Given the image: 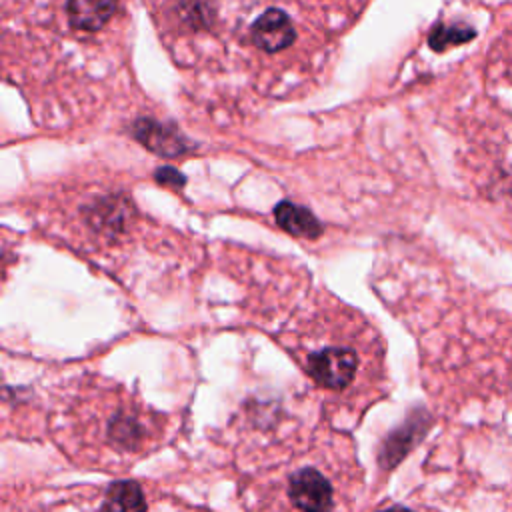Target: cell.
Returning a JSON list of instances; mask_svg holds the SVG:
<instances>
[{"label":"cell","instance_id":"cell-6","mask_svg":"<svg viewBox=\"0 0 512 512\" xmlns=\"http://www.w3.org/2000/svg\"><path fill=\"white\" fill-rule=\"evenodd\" d=\"M470 38H474V30L468 28V26H462V24H458V26H438L430 36V44L436 50H444L450 44H462V42H468Z\"/></svg>","mask_w":512,"mask_h":512},{"label":"cell","instance_id":"cell-2","mask_svg":"<svg viewBox=\"0 0 512 512\" xmlns=\"http://www.w3.org/2000/svg\"><path fill=\"white\" fill-rule=\"evenodd\" d=\"M174 424L124 384L84 376L56 404L54 438L78 466L122 472L158 450Z\"/></svg>","mask_w":512,"mask_h":512},{"label":"cell","instance_id":"cell-8","mask_svg":"<svg viewBox=\"0 0 512 512\" xmlns=\"http://www.w3.org/2000/svg\"><path fill=\"white\" fill-rule=\"evenodd\" d=\"M312 2H316L320 8H336V2L340 0H312Z\"/></svg>","mask_w":512,"mask_h":512},{"label":"cell","instance_id":"cell-7","mask_svg":"<svg viewBox=\"0 0 512 512\" xmlns=\"http://www.w3.org/2000/svg\"><path fill=\"white\" fill-rule=\"evenodd\" d=\"M372 512H416V510H412V508H408L404 504H382V506L374 508Z\"/></svg>","mask_w":512,"mask_h":512},{"label":"cell","instance_id":"cell-5","mask_svg":"<svg viewBox=\"0 0 512 512\" xmlns=\"http://www.w3.org/2000/svg\"><path fill=\"white\" fill-rule=\"evenodd\" d=\"M88 512H148V496L136 480H116L86 498Z\"/></svg>","mask_w":512,"mask_h":512},{"label":"cell","instance_id":"cell-1","mask_svg":"<svg viewBox=\"0 0 512 512\" xmlns=\"http://www.w3.org/2000/svg\"><path fill=\"white\" fill-rule=\"evenodd\" d=\"M278 340L316 390L330 418H354L384 394V346L372 324L338 302H318Z\"/></svg>","mask_w":512,"mask_h":512},{"label":"cell","instance_id":"cell-4","mask_svg":"<svg viewBox=\"0 0 512 512\" xmlns=\"http://www.w3.org/2000/svg\"><path fill=\"white\" fill-rule=\"evenodd\" d=\"M298 42L300 30L284 8H262L248 24H240V44L252 56H288Z\"/></svg>","mask_w":512,"mask_h":512},{"label":"cell","instance_id":"cell-3","mask_svg":"<svg viewBox=\"0 0 512 512\" xmlns=\"http://www.w3.org/2000/svg\"><path fill=\"white\" fill-rule=\"evenodd\" d=\"M280 446L240 482L246 512H352L362 470L346 434L316 430Z\"/></svg>","mask_w":512,"mask_h":512}]
</instances>
